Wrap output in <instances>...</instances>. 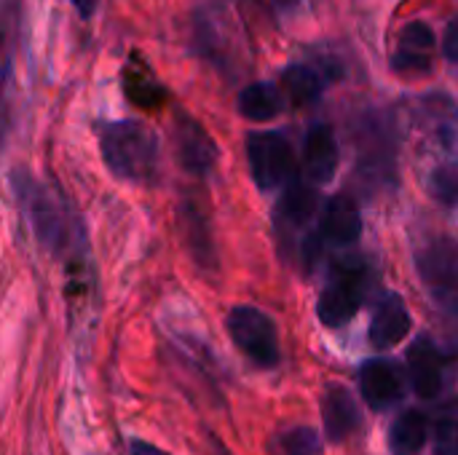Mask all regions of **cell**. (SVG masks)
<instances>
[{
	"instance_id": "19",
	"label": "cell",
	"mask_w": 458,
	"mask_h": 455,
	"mask_svg": "<svg viewBox=\"0 0 458 455\" xmlns=\"http://www.w3.org/2000/svg\"><path fill=\"white\" fill-rule=\"evenodd\" d=\"M185 225H188V241L193 249L196 263H212V241H209V231L204 217L199 215L196 206L185 209Z\"/></svg>"
},
{
	"instance_id": "20",
	"label": "cell",
	"mask_w": 458,
	"mask_h": 455,
	"mask_svg": "<svg viewBox=\"0 0 458 455\" xmlns=\"http://www.w3.org/2000/svg\"><path fill=\"white\" fill-rule=\"evenodd\" d=\"M282 455H322V437L311 426H298L282 434Z\"/></svg>"
},
{
	"instance_id": "7",
	"label": "cell",
	"mask_w": 458,
	"mask_h": 455,
	"mask_svg": "<svg viewBox=\"0 0 458 455\" xmlns=\"http://www.w3.org/2000/svg\"><path fill=\"white\" fill-rule=\"evenodd\" d=\"M435 29L427 21H411L397 40L392 70L400 75H424L435 67Z\"/></svg>"
},
{
	"instance_id": "17",
	"label": "cell",
	"mask_w": 458,
	"mask_h": 455,
	"mask_svg": "<svg viewBox=\"0 0 458 455\" xmlns=\"http://www.w3.org/2000/svg\"><path fill=\"white\" fill-rule=\"evenodd\" d=\"M317 206H319V198L309 182H290L279 201V217H282V223L301 228L309 223V217L317 212Z\"/></svg>"
},
{
	"instance_id": "6",
	"label": "cell",
	"mask_w": 458,
	"mask_h": 455,
	"mask_svg": "<svg viewBox=\"0 0 458 455\" xmlns=\"http://www.w3.org/2000/svg\"><path fill=\"white\" fill-rule=\"evenodd\" d=\"M16 193H19V204L24 206L38 241L56 252L67 239V225H64L62 209L30 177H16Z\"/></svg>"
},
{
	"instance_id": "5",
	"label": "cell",
	"mask_w": 458,
	"mask_h": 455,
	"mask_svg": "<svg viewBox=\"0 0 458 455\" xmlns=\"http://www.w3.org/2000/svg\"><path fill=\"white\" fill-rule=\"evenodd\" d=\"M419 271L435 300L458 314V247L451 239H435L419 255Z\"/></svg>"
},
{
	"instance_id": "3",
	"label": "cell",
	"mask_w": 458,
	"mask_h": 455,
	"mask_svg": "<svg viewBox=\"0 0 458 455\" xmlns=\"http://www.w3.org/2000/svg\"><path fill=\"white\" fill-rule=\"evenodd\" d=\"M228 335L236 343V349L258 367L268 370L279 362V338L274 322L252 308V306H239L228 314Z\"/></svg>"
},
{
	"instance_id": "18",
	"label": "cell",
	"mask_w": 458,
	"mask_h": 455,
	"mask_svg": "<svg viewBox=\"0 0 458 455\" xmlns=\"http://www.w3.org/2000/svg\"><path fill=\"white\" fill-rule=\"evenodd\" d=\"M282 91L287 94V99L293 105H311L317 102V97L322 94V78L317 70L306 67V64H290L282 78Z\"/></svg>"
},
{
	"instance_id": "11",
	"label": "cell",
	"mask_w": 458,
	"mask_h": 455,
	"mask_svg": "<svg viewBox=\"0 0 458 455\" xmlns=\"http://www.w3.org/2000/svg\"><path fill=\"white\" fill-rule=\"evenodd\" d=\"M341 153L335 131L327 123H317L303 142V169L311 182H330L338 169Z\"/></svg>"
},
{
	"instance_id": "12",
	"label": "cell",
	"mask_w": 458,
	"mask_h": 455,
	"mask_svg": "<svg viewBox=\"0 0 458 455\" xmlns=\"http://www.w3.org/2000/svg\"><path fill=\"white\" fill-rule=\"evenodd\" d=\"M411 333V314L400 295H386L373 311L370 319V343L376 349H394Z\"/></svg>"
},
{
	"instance_id": "22",
	"label": "cell",
	"mask_w": 458,
	"mask_h": 455,
	"mask_svg": "<svg viewBox=\"0 0 458 455\" xmlns=\"http://www.w3.org/2000/svg\"><path fill=\"white\" fill-rule=\"evenodd\" d=\"M435 453L458 455V421H443L435 432Z\"/></svg>"
},
{
	"instance_id": "15",
	"label": "cell",
	"mask_w": 458,
	"mask_h": 455,
	"mask_svg": "<svg viewBox=\"0 0 458 455\" xmlns=\"http://www.w3.org/2000/svg\"><path fill=\"white\" fill-rule=\"evenodd\" d=\"M429 437L427 418L419 410H405L397 416L389 432V448L394 455H416Z\"/></svg>"
},
{
	"instance_id": "14",
	"label": "cell",
	"mask_w": 458,
	"mask_h": 455,
	"mask_svg": "<svg viewBox=\"0 0 458 455\" xmlns=\"http://www.w3.org/2000/svg\"><path fill=\"white\" fill-rule=\"evenodd\" d=\"M322 233L327 241L335 244H352L360 239L362 233V217H360V206L352 196L338 193L325 204L322 212Z\"/></svg>"
},
{
	"instance_id": "23",
	"label": "cell",
	"mask_w": 458,
	"mask_h": 455,
	"mask_svg": "<svg viewBox=\"0 0 458 455\" xmlns=\"http://www.w3.org/2000/svg\"><path fill=\"white\" fill-rule=\"evenodd\" d=\"M443 54H445V59H448V62L458 64V16L451 21V24H448V29H445Z\"/></svg>"
},
{
	"instance_id": "21",
	"label": "cell",
	"mask_w": 458,
	"mask_h": 455,
	"mask_svg": "<svg viewBox=\"0 0 458 455\" xmlns=\"http://www.w3.org/2000/svg\"><path fill=\"white\" fill-rule=\"evenodd\" d=\"M429 190L443 204H458V166H437L429 177Z\"/></svg>"
},
{
	"instance_id": "9",
	"label": "cell",
	"mask_w": 458,
	"mask_h": 455,
	"mask_svg": "<svg viewBox=\"0 0 458 455\" xmlns=\"http://www.w3.org/2000/svg\"><path fill=\"white\" fill-rule=\"evenodd\" d=\"M360 389H362L365 402L373 410H386L403 397L405 381H403V373L392 362L370 359L360 370Z\"/></svg>"
},
{
	"instance_id": "4",
	"label": "cell",
	"mask_w": 458,
	"mask_h": 455,
	"mask_svg": "<svg viewBox=\"0 0 458 455\" xmlns=\"http://www.w3.org/2000/svg\"><path fill=\"white\" fill-rule=\"evenodd\" d=\"M247 161L258 188L271 190L290 180L295 172V150L287 137L276 131H255L247 137Z\"/></svg>"
},
{
	"instance_id": "1",
	"label": "cell",
	"mask_w": 458,
	"mask_h": 455,
	"mask_svg": "<svg viewBox=\"0 0 458 455\" xmlns=\"http://www.w3.org/2000/svg\"><path fill=\"white\" fill-rule=\"evenodd\" d=\"M107 169L129 182H150L158 174V139L137 121L107 123L99 134Z\"/></svg>"
},
{
	"instance_id": "2",
	"label": "cell",
	"mask_w": 458,
	"mask_h": 455,
	"mask_svg": "<svg viewBox=\"0 0 458 455\" xmlns=\"http://www.w3.org/2000/svg\"><path fill=\"white\" fill-rule=\"evenodd\" d=\"M365 287H368V271L362 263H357V260L338 263L330 271L327 284L317 303V316L322 319V324H327V327L346 324L360 311Z\"/></svg>"
},
{
	"instance_id": "10",
	"label": "cell",
	"mask_w": 458,
	"mask_h": 455,
	"mask_svg": "<svg viewBox=\"0 0 458 455\" xmlns=\"http://www.w3.org/2000/svg\"><path fill=\"white\" fill-rule=\"evenodd\" d=\"M443 373H445V359L440 349L429 338H419L408 351V375H411L413 392L421 400L437 397L443 389Z\"/></svg>"
},
{
	"instance_id": "25",
	"label": "cell",
	"mask_w": 458,
	"mask_h": 455,
	"mask_svg": "<svg viewBox=\"0 0 458 455\" xmlns=\"http://www.w3.org/2000/svg\"><path fill=\"white\" fill-rule=\"evenodd\" d=\"M75 8H78V13L83 16V19H89L91 13H94V8H97V0H70Z\"/></svg>"
},
{
	"instance_id": "13",
	"label": "cell",
	"mask_w": 458,
	"mask_h": 455,
	"mask_svg": "<svg viewBox=\"0 0 458 455\" xmlns=\"http://www.w3.org/2000/svg\"><path fill=\"white\" fill-rule=\"evenodd\" d=\"M322 418H325V432L333 442H344L360 424V410L354 397L338 386L330 383L322 394Z\"/></svg>"
},
{
	"instance_id": "24",
	"label": "cell",
	"mask_w": 458,
	"mask_h": 455,
	"mask_svg": "<svg viewBox=\"0 0 458 455\" xmlns=\"http://www.w3.org/2000/svg\"><path fill=\"white\" fill-rule=\"evenodd\" d=\"M129 451H131V455H169L164 453L161 448H156V445H150V442H140V440H134V442L129 445Z\"/></svg>"
},
{
	"instance_id": "8",
	"label": "cell",
	"mask_w": 458,
	"mask_h": 455,
	"mask_svg": "<svg viewBox=\"0 0 458 455\" xmlns=\"http://www.w3.org/2000/svg\"><path fill=\"white\" fill-rule=\"evenodd\" d=\"M174 150L182 169L199 177L209 174L217 158V145L212 142V137L204 131V126L196 118L188 115H180L174 126Z\"/></svg>"
},
{
	"instance_id": "16",
	"label": "cell",
	"mask_w": 458,
	"mask_h": 455,
	"mask_svg": "<svg viewBox=\"0 0 458 455\" xmlns=\"http://www.w3.org/2000/svg\"><path fill=\"white\" fill-rule=\"evenodd\" d=\"M282 91L271 83H250L239 94V113L250 121H271L282 113Z\"/></svg>"
}]
</instances>
